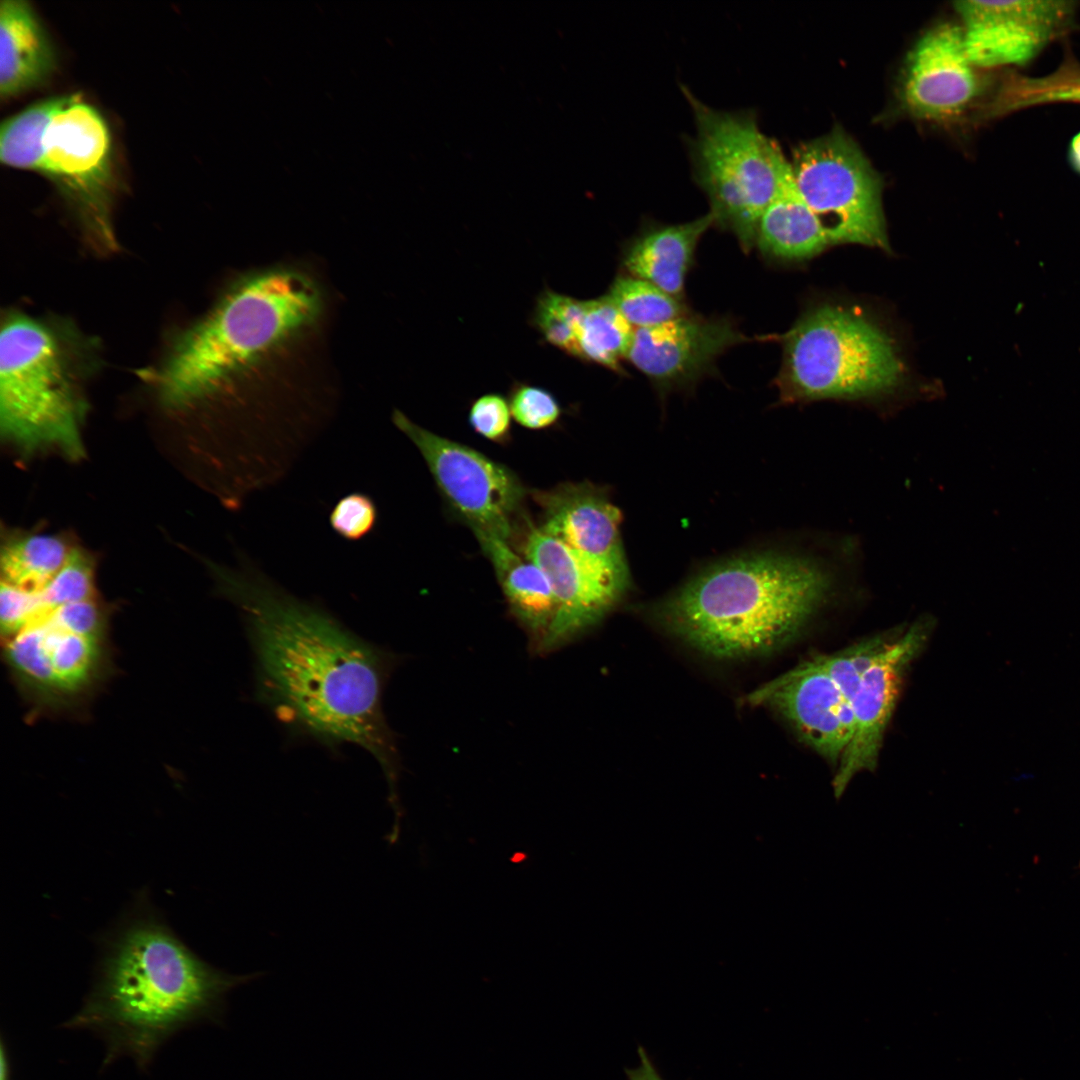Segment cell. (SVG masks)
Instances as JSON below:
<instances>
[{
  "mask_svg": "<svg viewBox=\"0 0 1080 1080\" xmlns=\"http://www.w3.org/2000/svg\"><path fill=\"white\" fill-rule=\"evenodd\" d=\"M214 571L220 592L244 621L258 699L298 734L327 747L353 744L370 753L385 777L395 821H400L401 759L383 708L398 657L250 565Z\"/></svg>",
  "mask_w": 1080,
  "mask_h": 1080,
  "instance_id": "6da1fadb",
  "label": "cell"
},
{
  "mask_svg": "<svg viewBox=\"0 0 1080 1080\" xmlns=\"http://www.w3.org/2000/svg\"><path fill=\"white\" fill-rule=\"evenodd\" d=\"M259 975L229 974L204 961L143 892L103 937L91 989L62 1027L99 1037L103 1068L128 1057L146 1072L177 1033L223 1025L227 995Z\"/></svg>",
  "mask_w": 1080,
  "mask_h": 1080,
  "instance_id": "7a4b0ae2",
  "label": "cell"
},
{
  "mask_svg": "<svg viewBox=\"0 0 1080 1080\" xmlns=\"http://www.w3.org/2000/svg\"><path fill=\"white\" fill-rule=\"evenodd\" d=\"M859 544L822 535L807 552L747 555L711 566L656 608L661 623L718 659L769 653L790 640L861 568Z\"/></svg>",
  "mask_w": 1080,
  "mask_h": 1080,
  "instance_id": "3957f363",
  "label": "cell"
},
{
  "mask_svg": "<svg viewBox=\"0 0 1080 1080\" xmlns=\"http://www.w3.org/2000/svg\"><path fill=\"white\" fill-rule=\"evenodd\" d=\"M321 308L316 284L295 270L271 269L238 281L172 344L152 376L160 402L182 410L215 397L312 325Z\"/></svg>",
  "mask_w": 1080,
  "mask_h": 1080,
  "instance_id": "277c9868",
  "label": "cell"
},
{
  "mask_svg": "<svg viewBox=\"0 0 1080 1080\" xmlns=\"http://www.w3.org/2000/svg\"><path fill=\"white\" fill-rule=\"evenodd\" d=\"M97 343L71 322L10 312L0 334V424L24 454L83 455V386L97 367Z\"/></svg>",
  "mask_w": 1080,
  "mask_h": 1080,
  "instance_id": "5b68a950",
  "label": "cell"
},
{
  "mask_svg": "<svg viewBox=\"0 0 1080 1080\" xmlns=\"http://www.w3.org/2000/svg\"><path fill=\"white\" fill-rule=\"evenodd\" d=\"M0 128L2 164L48 179L93 247L115 251L114 151L101 112L80 94L54 95L9 116Z\"/></svg>",
  "mask_w": 1080,
  "mask_h": 1080,
  "instance_id": "8992f818",
  "label": "cell"
},
{
  "mask_svg": "<svg viewBox=\"0 0 1080 1080\" xmlns=\"http://www.w3.org/2000/svg\"><path fill=\"white\" fill-rule=\"evenodd\" d=\"M778 339L783 356L775 385L781 404L882 402L903 384L894 342L856 308L811 307Z\"/></svg>",
  "mask_w": 1080,
  "mask_h": 1080,
  "instance_id": "52a82bcc",
  "label": "cell"
},
{
  "mask_svg": "<svg viewBox=\"0 0 1080 1080\" xmlns=\"http://www.w3.org/2000/svg\"><path fill=\"white\" fill-rule=\"evenodd\" d=\"M680 88L696 126L687 141L694 182L707 197L714 226L748 253L763 212L791 173L789 160L762 132L755 110L715 109L686 85Z\"/></svg>",
  "mask_w": 1080,
  "mask_h": 1080,
  "instance_id": "ba28073f",
  "label": "cell"
},
{
  "mask_svg": "<svg viewBox=\"0 0 1080 1080\" xmlns=\"http://www.w3.org/2000/svg\"><path fill=\"white\" fill-rule=\"evenodd\" d=\"M2 644L32 719L81 714L113 672L108 625L88 602L41 610Z\"/></svg>",
  "mask_w": 1080,
  "mask_h": 1080,
  "instance_id": "9c48e42d",
  "label": "cell"
},
{
  "mask_svg": "<svg viewBox=\"0 0 1080 1080\" xmlns=\"http://www.w3.org/2000/svg\"><path fill=\"white\" fill-rule=\"evenodd\" d=\"M796 189L831 245L856 243L889 250L881 181L858 146L841 131L798 144L789 160Z\"/></svg>",
  "mask_w": 1080,
  "mask_h": 1080,
  "instance_id": "30bf717a",
  "label": "cell"
},
{
  "mask_svg": "<svg viewBox=\"0 0 1080 1080\" xmlns=\"http://www.w3.org/2000/svg\"><path fill=\"white\" fill-rule=\"evenodd\" d=\"M394 425L416 446L453 513L473 533L512 542L529 494L507 465L458 441L438 435L395 410Z\"/></svg>",
  "mask_w": 1080,
  "mask_h": 1080,
  "instance_id": "8fae6325",
  "label": "cell"
},
{
  "mask_svg": "<svg viewBox=\"0 0 1080 1080\" xmlns=\"http://www.w3.org/2000/svg\"><path fill=\"white\" fill-rule=\"evenodd\" d=\"M1077 2L959 1L965 48L979 69L1029 64L1051 42L1072 32Z\"/></svg>",
  "mask_w": 1080,
  "mask_h": 1080,
  "instance_id": "7c38bea8",
  "label": "cell"
},
{
  "mask_svg": "<svg viewBox=\"0 0 1080 1080\" xmlns=\"http://www.w3.org/2000/svg\"><path fill=\"white\" fill-rule=\"evenodd\" d=\"M728 316L705 317L692 312L666 323L634 330L626 357L662 396L689 389L713 375L716 361L730 348L754 340Z\"/></svg>",
  "mask_w": 1080,
  "mask_h": 1080,
  "instance_id": "4fadbf2b",
  "label": "cell"
},
{
  "mask_svg": "<svg viewBox=\"0 0 1080 1080\" xmlns=\"http://www.w3.org/2000/svg\"><path fill=\"white\" fill-rule=\"evenodd\" d=\"M540 509L538 526L587 566L627 590L630 574L620 537L621 513L605 488L589 481L529 490Z\"/></svg>",
  "mask_w": 1080,
  "mask_h": 1080,
  "instance_id": "5bb4252c",
  "label": "cell"
},
{
  "mask_svg": "<svg viewBox=\"0 0 1080 1080\" xmlns=\"http://www.w3.org/2000/svg\"><path fill=\"white\" fill-rule=\"evenodd\" d=\"M522 528L521 553L546 574L557 603L548 655L601 622L626 590L591 569L561 541L528 520Z\"/></svg>",
  "mask_w": 1080,
  "mask_h": 1080,
  "instance_id": "9a60e30c",
  "label": "cell"
},
{
  "mask_svg": "<svg viewBox=\"0 0 1080 1080\" xmlns=\"http://www.w3.org/2000/svg\"><path fill=\"white\" fill-rule=\"evenodd\" d=\"M927 632L926 622L912 624L890 641L863 674L852 701L853 735L832 782L836 797L856 774L876 767L904 672L923 647Z\"/></svg>",
  "mask_w": 1080,
  "mask_h": 1080,
  "instance_id": "2e32d148",
  "label": "cell"
},
{
  "mask_svg": "<svg viewBox=\"0 0 1080 1080\" xmlns=\"http://www.w3.org/2000/svg\"><path fill=\"white\" fill-rule=\"evenodd\" d=\"M747 700L776 711L810 747L834 764L839 763L852 738V707L815 658L759 687Z\"/></svg>",
  "mask_w": 1080,
  "mask_h": 1080,
  "instance_id": "e0dca14e",
  "label": "cell"
},
{
  "mask_svg": "<svg viewBox=\"0 0 1080 1080\" xmlns=\"http://www.w3.org/2000/svg\"><path fill=\"white\" fill-rule=\"evenodd\" d=\"M986 81L968 57L961 26L944 23L914 46L906 65L904 101L916 116L944 120L978 100Z\"/></svg>",
  "mask_w": 1080,
  "mask_h": 1080,
  "instance_id": "ac0fdd59",
  "label": "cell"
},
{
  "mask_svg": "<svg viewBox=\"0 0 1080 1080\" xmlns=\"http://www.w3.org/2000/svg\"><path fill=\"white\" fill-rule=\"evenodd\" d=\"M473 534L493 567L511 616L526 634L530 652L546 656L557 616L549 579L535 563L521 557L509 541L488 533Z\"/></svg>",
  "mask_w": 1080,
  "mask_h": 1080,
  "instance_id": "d6986e66",
  "label": "cell"
},
{
  "mask_svg": "<svg viewBox=\"0 0 1080 1080\" xmlns=\"http://www.w3.org/2000/svg\"><path fill=\"white\" fill-rule=\"evenodd\" d=\"M712 226L709 213L675 224L647 220L624 244L621 254L624 273L684 300L685 283L695 263L698 244Z\"/></svg>",
  "mask_w": 1080,
  "mask_h": 1080,
  "instance_id": "ffe728a7",
  "label": "cell"
},
{
  "mask_svg": "<svg viewBox=\"0 0 1080 1080\" xmlns=\"http://www.w3.org/2000/svg\"><path fill=\"white\" fill-rule=\"evenodd\" d=\"M57 65L54 44L26 0L0 3V96L10 99L37 88Z\"/></svg>",
  "mask_w": 1080,
  "mask_h": 1080,
  "instance_id": "44dd1931",
  "label": "cell"
},
{
  "mask_svg": "<svg viewBox=\"0 0 1080 1080\" xmlns=\"http://www.w3.org/2000/svg\"><path fill=\"white\" fill-rule=\"evenodd\" d=\"M829 245L822 224L798 193L790 173L759 220L755 247L766 260L793 263L810 259Z\"/></svg>",
  "mask_w": 1080,
  "mask_h": 1080,
  "instance_id": "7402d4cb",
  "label": "cell"
},
{
  "mask_svg": "<svg viewBox=\"0 0 1080 1080\" xmlns=\"http://www.w3.org/2000/svg\"><path fill=\"white\" fill-rule=\"evenodd\" d=\"M634 330L606 295L583 300L574 358L625 375Z\"/></svg>",
  "mask_w": 1080,
  "mask_h": 1080,
  "instance_id": "603a6c76",
  "label": "cell"
},
{
  "mask_svg": "<svg viewBox=\"0 0 1080 1080\" xmlns=\"http://www.w3.org/2000/svg\"><path fill=\"white\" fill-rule=\"evenodd\" d=\"M1080 104V63L1067 50L1060 66L1042 77L1006 74L989 105V117H1001L1028 107L1052 103Z\"/></svg>",
  "mask_w": 1080,
  "mask_h": 1080,
  "instance_id": "cb8c5ba5",
  "label": "cell"
},
{
  "mask_svg": "<svg viewBox=\"0 0 1080 1080\" xmlns=\"http://www.w3.org/2000/svg\"><path fill=\"white\" fill-rule=\"evenodd\" d=\"M72 548L57 535L37 533L7 542L1 552L2 583L38 591L67 561Z\"/></svg>",
  "mask_w": 1080,
  "mask_h": 1080,
  "instance_id": "d4e9b609",
  "label": "cell"
},
{
  "mask_svg": "<svg viewBox=\"0 0 1080 1080\" xmlns=\"http://www.w3.org/2000/svg\"><path fill=\"white\" fill-rule=\"evenodd\" d=\"M605 295L635 329L657 326L690 313L684 300L624 272L614 278Z\"/></svg>",
  "mask_w": 1080,
  "mask_h": 1080,
  "instance_id": "484cf974",
  "label": "cell"
},
{
  "mask_svg": "<svg viewBox=\"0 0 1080 1080\" xmlns=\"http://www.w3.org/2000/svg\"><path fill=\"white\" fill-rule=\"evenodd\" d=\"M582 309L583 300L546 288L537 296L530 320L547 344L574 357Z\"/></svg>",
  "mask_w": 1080,
  "mask_h": 1080,
  "instance_id": "4316f807",
  "label": "cell"
},
{
  "mask_svg": "<svg viewBox=\"0 0 1080 1080\" xmlns=\"http://www.w3.org/2000/svg\"><path fill=\"white\" fill-rule=\"evenodd\" d=\"M894 637L877 636L830 655L814 657L836 683L846 701H852L861 678Z\"/></svg>",
  "mask_w": 1080,
  "mask_h": 1080,
  "instance_id": "83f0119b",
  "label": "cell"
},
{
  "mask_svg": "<svg viewBox=\"0 0 1080 1080\" xmlns=\"http://www.w3.org/2000/svg\"><path fill=\"white\" fill-rule=\"evenodd\" d=\"M94 584L92 561L85 552L72 548L60 571L45 587L37 591L40 611L96 598Z\"/></svg>",
  "mask_w": 1080,
  "mask_h": 1080,
  "instance_id": "f1b7e54d",
  "label": "cell"
},
{
  "mask_svg": "<svg viewBox=\"0 0 1080 1080\" xmlns=\"http://www.w3.org/2000/svg\"><path fill=\"white\" fill-rule=\"evenodd\" d=\"M508 401L512 418L529 430L551 428L562 416V407L557 398L538 385L514 383L509 391Z\"/></svg>",
  "mask_w": 1080,
  "mask_h": 1080,
  "instance_id": "f546056e",
  "label": "cell"
},
{
  "mask_svg": "<svg viewBox=\"0 0 1080 1080\" xmlns=\"http://www.w3.org/2000/svg\"><path fill=\"white\" fill-rule=\"evenodd\" d=\"M378 510L367 494L353 492L340 498L332 508L329 523L334 532L348 541H359L375 527Z\"/></svg>",
  "mask_w": 1080,
  "mask_h": 1080,
  "instance_id": "4dcf8cb0",
  "label": "cell"
},
{
  "mask_svg": "<svg viewBox=\"0 0 1080 1080\" xmlns=\"http://www.w3.org/2000/svg\"><path fill=\"white\" fill-rule=\"evenodd\" d=\"M472 430L482 438L504 445L511 439L512 413L508 398L486 393L476 398L468 411Z\"/></svg>",
  "mask_w": 1080,
  "mask_h": 1080,
  "instance_id": "1f68e13d",
  "label": "cell"
},
{
  "mask_svg": "<svg viewBox=\"0 0 1080 1080\" xmlns=\"http://www.w3.org/2000/svg\"><path fill=\"white\" fill-rule=\"evenodd\" d=\"M41 605L37 591L18 588L1 582V634L6 637L30 621Z\"/></svg>",
  "mask_w": 1080,
  "mask_h": 1080,
  "instance_id": "d6a6232c",
  "label": "cell"
},
{
  "mask_svg": "<svg viewBox=\"0 0 1080 1080\" xmlns=\"http://www.w3.org/2000/svg\"><path fill=\"white\" fill-rule=\"evenodd\" d=\"M637 1053L639 1064L625 1069L628 1080H664L642 1046H638Z\"/></svg>",
  "mask_w": 1080,
  "mask_h": 1080,
  "instance_id": "836d02e7",
  "label": "cell"
},
{
  "mask_svg": "<svg viewBox=\"0 0 1080 1080\" xmlns=\"http://www.w3.org/2000/svg\"><path fill=\"white\" fill-rule=\"evenodd\" d=\"M1067 161L1071 169L1080 175V131L1073 135L1068 144Z\"/></svg>",
  "mask_w": 1080,
  "mask_h": 1080,
  "instance_id": "e575fe53",
  "label": "cell"
},
{
  "mask_svg": "<svg viewBox=\"0 0 1080 1080\" xmlns=\"http://www.w3.org/2000/svg\"><path fill=\"white\" fill-rule=\"evenodd\" d=\"M11 1063L8 1053V1049L5 1046V1042L1 1041V1054H0V1080H12L11 1079Z\"/></svg>",
  "mask_w": 1080,
  "mask_h": 1080,
  "instance_id": "d590c367",
  "label": "cell"
}]
</instances>
